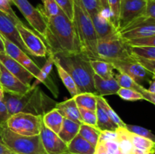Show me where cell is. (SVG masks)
<instances>
[{"instance_id":"15","label":"cell","mask_w":155,"mask_h":154,"mask_svg":"<svg viewBox=\"0 0 155 154\" xmlns=\"http://www.w3.org/2000/svg\"><path fill=\"white\" fill-rule=\"evenodd\" d=\"M89 16L93 24L98 41L108 40L119 37V32L117 29L102 12H98Z\"/></svg>"},{"instance_id":"44","label":"cell","mask_w":155,"mask_h":154,"mask_svg":"<svg viewBox=\"0 0 155 154\" xmlns=\"http://www.w3.org/2000/svg\"><path fill=\"white\" fill-rule=\"evenodd\" d=\"M117 131H100L98 141H106V140H117Z\"/></svg>"},{"instance_id":"29","label":"cell","mask_w":155,"mask_h":154,"mask_svg":"<svg viewBox=\"0 0 155 154\" xmlns=\"http://www.w3.org/2000/svg\"><path fill=\"white\" fill-rule=\"evenodd\" d=\"M127 134L135 149L143 151V152L154 151L155 142L148 138L130 132L128 130H127Z\"/></svg>"},{"instance_id":"9","label":"cell","mask_w":155,"mask_h":154,"mask_svg":"<svg viewBox=\"0 0 155 154\" xmlns=\"http://www.w3.org/2000/svg\"><path fill=\"white\" fill-rule=\"evenodd\" d=\"M147 0H121L118 32L141 17L145 16Z\"/></svg>"},{"instance_id":"5","label":"cell","mask_w":155,"mask_h":154,"mask_svg":"<svg viewBox=\"0 0 155 154\" xmlns=\"http://www.w3.org/2000/svg\"><path fill=\"white\" fill-rule=\"evenodd\" d=\"M0 139L14 154H46L40 136H24L11 131L4 124L0 128Z\"/></svg>"},{"instance_id":"50","label":"cell","mask_w":155,"mask_h":154,"mask_svg":"<svg viewBox=\"0 0 155 154\" xmlns=\"http://www.w3.org/2000/svg\"><path fill=\"white\" fill-rule=\"evenodd\" d=\"M149 88H148V90L151 93L155 94V81H154V77H153L151 79V81L149 82Z\"/></svg>"},{"instance_id":"22","label":"cell","mask_w":155,"mask_h":154,"mask_svg":"<svg viewBox=\"0 0 155 154\" xmlns=\"http://www.w3.org/2000/svg\"><path fill=\"white\" fill-rule=\"evenodd\" d=\"M54 108L57 109L64 119H70L78 124H83L79 107L73 98L56 104Z\"/></svg>"},{"instance_id":"1","label":"cell","mask_w":155,"mask_h":154,"mask_svg":"<svg viewBox=\"0 0 155 154\" xmlns=\"http://www.w3.org/2000/svg\"><path fill=\"white\" fill-rule=\"evenodd\" d=\"M45 18L46 29L42 40L48 48V54L53 55L83 54L73 21L62 11L57 16L51 18L45 16Z\"/></svg>"},{"instance_id":"47","label":"cell","mask_w":155,"mask_h":154,"mask_svg":"<svg viewBox=\"0 0 155 154\" xmlns=\"http://www.w3.org/2000/svg\"><path fill=\"white\" fill-rule=\"evenodd\" d=\"M94 154H108L107 152L104 143L101 141L98 142V144L95 146V151Z\"/></svg>"},{"instance_id":"17","label":"cell","mask_w":155,"mask_h":154,"mask_svg":"<svg viewBox=\"0 0 155 154\" xmlns=\"http://www.w3.org/2000/svg\"><path fill=\"white\" fill-rule=\"evenodd\" d=\"M0 85L5 93L12 95H23L30 90L31 85L23 83L21 80L12 75L1 64Z\"/></svg>"},{"instance_id":"52","label":"cell","mask_w":155,"mask_h":154,"mask_svg":"<svg viewBox=\"0 0 155 154\" xmlns=\"http://www.w3.org/2000/svg\"><path fill=\"white\" fill-rule=\"evenodd\" d=\"M5 96V92L3 91L2 89H0V100H3Z\"/></svg>"},{"instance_id":"13","label":"cell","mask_w":155,"mask_h":154,"mask_svg":"<svg viewBox=\"0 0 155 154\" xmlns=\"http://www.w3.org/2000/svg\"><path fill=\"white\" fill-rule=\"evenodd\" d=\"M1 37L4 44L5 52L14 60H16L18 63H19L21 66L26 68L29 72H31L34 75L35 79L37 78L40 72V68L30 58V56L24 52L19 47L15 45V44L9 42L2 36Z\"/></svg>"},{"instance_id":"26","label":"cell","mask_w":155,"mask_h":154,"mask_svg":"<svg viewBox=\"0 0 155 154\" xmlns=\"http://www.w3.org/2000/svg\"><path fill=\"white\" fill-rule=\"evenodd\" d=\"M54 65L55 66L56 69H57L59 77H60V79H61L62 82L66 88L68 89V91H69V93L72 95V98L73 97L76 96L77 95H78V89H77V85L74 82L73 78L71 77V75L68 73V71L60 64V63L58 62V59L56 58L54 56Z\"/></svg>"},{"instance_id":"54","label":"cell","mask_w":155,"mask_h":154,"mask_svg":"<svg viewBox=\"0 0 155 154\" xmlns=\"http://www.w3.org/2000/svg\"><path fill=\"white\" fill-rule=\"evenodd\" d=\"M61 154H68V152H64V153H61Z\"/></svg>"},{"instance_id":"43","label":"cell","mask_w":155,"mask_h":154,"mask_svg":"<svg viewBox=\"0 0 155 154\" xmlns=\"http://www.w3.org/2000/svg\"><path fill=\"white\" fill-rule=\"evenodd\" d=\"M133 59L135 61L137 62L143 68H145L146 70L152 73L154 75V70H155V60H151V59H147V58H142V57H138L133 56Z\"/></svg>"},{"instance_id":"8","label":"cell","mask_w":155,"mask_h":154,"mask_svg":"<svg viewBox=\"0 0 155 154\" xmlns=\"http://www.w3.org/2000/svg\"><path fill=\"white\" fill-rule=\"evenodd\" d=\"M11 2L18 7L24 18L42 39L46 29V21L41 7L35 8L28 0H11Z\"/></svg>"},{"instance_id":"20","label":"cell","mask_w":155,"mask_h":154,"mask_svg":"<svg viewBox=\"0 0 155 154\" xmlns=\"http://www.w3.org/2000/svg\"><path fill=\"white\" fill-rule=\"evenodd\" d=\"M114 78L116 79L120 88H125L136 91L143 96L145 101H148L153 104H155V94L151 93L148 89L145 88L142 85L135 82L130 76H128L126 74L119 72V74H114Z\"/></svg>"},{"instance_id":"31","label":"cell","mask_w":155,"mask_h":154,"mask_svg":"<svg viewBox=\"0 0 155 154\" xmlns=\"http://www.w3.org/2000/svg\"><path fill=\"white\" fill-rule=\"evenodd\" d=\"M78 134L95 147L98 144L100 134V131L98 128L83 123L80 125Z\"/></svg>"},{"instance_id":"45","label":"cell","mask_w":155,"mask_h":154,"mask_svg":"<svg viewBox=\"0 0 155 154\" xmlns=\"http://www.w3.org/2000/svg\"><path fill=\"white\" fill-rule=\"evenodd\" d=\"M145 16L155 19V0H147Z\"/></svg>"},{"instance_id":"18","label":"cell","mask_w":155,"mask_h":154,"mask_svg":"<svg viewBox=\"0 0 155 154\" xmlns=\"http://www.w3.org/2000/svg\"><path fill=\"white\" fill-rule=\"evenodd\" d=\"M0 63L8 71L21 80L23 83L27 85H31L32 80L35 79L34 75L16 60L8 55L5 51L0 52Z\"/></svg>"},{"instance_id":"42","label":"cell","mask_w":155,"mask_h":154,"mask_svg":"<svg viewBox=\"0 0 155 154\" xmlns=\"http://www.w3.org/2000/svg\"><path fill=\"white\" fill-rule=\"evenodd\" d=\"M81 1L89 15H92L98 12H102L98 0H81Z\"/></svg>"},{"instance_id":"21","label":"cell","mask_w":155,"mask_h":154,"mask_svg":"<svg viewBox=\"0 0 155 154\" xmlns=\"http://www.w3.org/2000/svg\"><path fill=\"white\" fill-rule=\"evenodd\" d=\"M93 82L94 88L97 95L101 97L117 95L119 89L120 88V86L119 85L114 77L110 79H104L96 74H94Z\"/></svg>"},{"instance_id":"51","label":"cell","mask_w":155,"mask_h":154,"mask_svg":"<svg viewBox=\"0 0 155 154\" xmlns=\"http://www.w3.org/2000/svg\"><path fill=\"white\" fill-rule=\"evenodd\" d=\"M5 48H4V44H3L2 39L1 36H0V52H4Z\"/></svg>"},{"instance_id":"38","label":"cell","mask_w":155,"mask_h":154,"mask_svg":"<svg viewBox=\"0 0 155 154\" xmlns=\"http://www.w3.org/2000/svg\"><path fill=\"white\" fill-rule=\"evenodd\" d=\"M117 95H119L122 99L128 101H140V100H145L143 96L139 92L134 90L125 88H120L117 91Z\"/></svg>"},{"instance_id":"4","label":"cell","mask_w":155,"mask_h":154,"mask_svg":"<svg viewBox=\"0 0 155 154\" xmlns=\"http://www.w3.org/2000/svg\"><path fill=\"white\" fill-rule=\"evenodd\" d=\"M73 24L81 45L82 53L90 60H100L97 53L98 37L90 16L81 0H74Z\"/></svg>"},{"instance_id":"30","label":"cell","mask_w":155,"mask_h":154,"mask_svg":"<svg viewBox=\"0 0 155 154\" xmlns=\"http://www.w3.org/2000/svg\"><path fill=\"white\" fill-rule=\"evenodd\" d=\"M97 96L98 95L94 94L84 92V93L78 94L76 96L73 97V98L78 107L95 111L97 107Z\"/></svg>"},{"instance_id":"28","label":"cell","mask_w":155,"mask_h":154,"mask_svg":"<svg viewBox=\"0 0 155 154\" xmlns=\"http://www.w3.org/2000/svg\"><path fill=\"white\" fill-rule=\"evenodd\" d=\"M95 113L97 117V128L99 131H116L118 127L110 120L98 101Z\"/></svg>"},{"instance_id":"2","label":"cell","mask_w":155,"mask_h":154,"mask_svg":"<svg viewBox=\"0 0 155 154\" xmlns=\"http://www.w3.org/2000/svg\"><path fill=\"white\" fill-rule=\"evenodd\" d=\"M3 101L10 116L17 113H26L42 116L54 108L57 104L45 95L39 85L31 86L30 90L23 95L5 93Z\"/></svg>"},{"instance_id":"32","label":"cell","mask_w":155,"mask_h":154,"mask_svg":"<svg viewBox=\"0 0 155 154\" xmlns=\"http://www.w3.org/2000/svg\"><path fill=\"white\" fill-rule=\"evenodd\" d=\"M97 101L100 103V104L101 105L102 108L104 109L105 113H107L108 117L110 118V120H111L118 128H125L126 123L124 122H123V120L120 119V117L117 114L116 112H115L114 110L111 108V107L109 105L107 100L104 99L103 97L98 95V96H97Z\"/></svg>"},{"instance_id":"35","label":"cell","mask_w":155,"mask_h":154,"mask_svg":"<svg viewBox=\"0 0 155 154\" xmlns=\"http://www.w3.org/2000/svg\"><path fill=\"white\" fill-rule=\"evenodd\" d=\"M79 110H80L82 122L97 128V117L95 111L82 108V107H79Z\"/></svg>"},{"instance_id":"11","label":"cell","mask_w":155,"mask_h":154,"mask_svg":"<svg viewBox=\"0 0 155 154\" xmlns=\"http://www.w3.org/2000/svg\"><path fill=\"white\" fill-rule=\"evenodd\" d=\"M20 36L32 57H45L48 54V48L42 38L30 30L24 23L16 24Z\"/></svg>"},{"instance_id":"34","label":"cell","mask_w":155,"mask_h":154,"mask_svg":"<svg viewBox=\"0 0 155 154\" xmlns=\"http://www.w3.org/2000/svg\"><path fill=\"white\" fill-rule=\"evenodd\" d=\"M107 3L109 7V19L117 29L121 0H107Z\"/></svg>"},{"instance_id":"36","label":"cell","mask_w":155,"mask_h":154,"mask_svg":"<svg viewBox=\"0 0 155 154\" xmlns=\"http://www.w3.org/2000/svg\"><path fill=\"white\" fill-rule=\"evenodd\" d=\"M44 7L42 8V12L46 18L57 16L61 11V8L54 0H44Z\"/></svg>"},{"instance_id":"53","label":"cell","mask_w":155,"mask_h":154,"mask_svg":"<svg viewBox=\"0 0 155 154\" xmlns=\"http://www.w3.org/2000/svg\"><path fill=\"white\" fill-rule=\"evenodd\" d=\"M0 75H1V63H0Z\"/></svg>"},{"instance_id":"14","label":"cell","mask_w":155,"mask_h":154,"mask_svg":"<svg viewBox=\"0 0 155 154\" xmlns=\"http://www.w3.org/2000/svg\"><path fill=\"white\" fill-rule=\"evenodd\" d=\"M0 36L19 47L29 56H31V54L26 48L20 36L19 32L16 27V24L8 15L1 11H0Z\"/></svg>"},{"instance_id":"7","label":"cell","mask_w":155,"mask_h":154,"mask_svg":"<svg viewBox=\"0 0 155 154\" xmlns=\"http://www.w3.org/2000/svg\"><path fill=\"white\" fill-rule=\"evenodd\" d=\"M97 53L100 60L107 62L133 59L130 46L120 36L119 37L108 40H98Z\"/></svg>"},{"instance_id":"6","label":"cell","mask_w":155,"mask_h":154,"mask_svg":"<svg viewBox=\"0 0 155 154\" xmlns=\"http://www.w3.org/2000/svg\"><path fill=\"white\" fill-rule=\"evenodd\" d=\"M5 125L12 131L21 135H39L42 125V116L17 113L9 116Z\"/></svg>"},{"instance_id":"16","label":"cell","mask_w":155,"mask_h":154,"mask_svg":"<svg viewBox=\"0 0 155 154\" xmlns=\"http://www.w3.org/2000/svg\"><path fill=\"white\" fill-rule=\"evenodd\" d=\"M41 142L46 154H61L67 152L68 145L58 137L56 133L51 131L42 123L40 134Z\"/></svg>"},{"instance_id":"10","label":"cell","mask_w":155,"mask_h":154,"mask_svg":"<svg viewBox=\"0 0 155 154\" xmlns=\"http://www.w3.org/2000/svg\"><path fill=\"white\" fill-rule=\"evenodd\" d=\"M119 36L124 41L155 36V19L145 16L141 17L119 31Z\"/></svg>"},{"instance_id":"24","label":"cell","mask_w":155,"mask_h":154,"mask_svg":"<svg viewBox=\"0 0 155 154\" xmlns=\"http://www.w3.org/2000/svg\"><path fill=\"white\" fill-rule=\"evenodd\" d=\"M64 116L56 108H53L50 111L42 116V123L46 128L58 134L64 122Z\"/></svg>"},{"instance_id":"25","label":"cell","mask_w":155,"mask_h":154,"mask_svg":"<svg viewBox=\"0 0 155 154\" xmlns=\"http://www.w3.org/2000/svg\"><path fill=\"white\" fill-rule=\"evenodd\" d=\"M80 124L70 119H64L63 124L58 135L67 145L78 134Z\"/></svg>"},{"instance_id":"39","label":"cell","mask_w":155,"mask_h":154,"mask_svg":"<svg viewBox=\"0 0 155 154\" xmlns=\"http://www.w3.org/2000/svg\"><path fill=\"white\" fill-rule=\"evenodd\" d=\"M125 42L129 46H155V36L137 38Z\"/></svg>"},{"instance_id":"37","label":"cell","mask_w":155,"mask_h":154,"mask_svg":"<svg viewBox=\"0 0 155 154\" xmlns=\"http://www.w3.org/2000/svg\"><path fill=\"white\" fill-rule=\"evenodd\" d=\"M125 128L128 130L130 132L133 133L135 134L141 136V137H145L149 140H152V141L155 142V137L151 130H148L147 128H143V127L139 126V125H128L126 124Z\"/></svg>"},{"instance_id":"41","label":"cell","mask_w":155,"mask_h":154,"mask_svg":"<svg viewBox=\"0 0 155 154\" xmlns=\"http://www.w3.org/2000/svg\"><path fill=\"white\" fill-rule=\"evenodd\" d=\"M0 11L8 15L16 24L23 23L12 9L11 5V0H0Z\"/></svg>"},{"instance_id":"55","label":"cell","mask_w":155,"mask_h":154,"mask_svg":"<svg viewBox=\"0 0 155 154\" xmlns=\"http://www.w3.org/2000/svg\"><path fill=\"white\" fill-rule=\"evenodd\" d=\"M0 89H2V87H1V85H0Z\"/></svg>"},{"instance_id":"56","label":"cell","mask_w":155,"mask_h":154,"mask_svg":"<svg viewBox=\"0 0 155 154\" xmlns=\"http://www.w3.org/2000/svg\"><path fill=\"white\" fill-rule=\"evenodd\" d=\"M42 2H44V0H42Z\"/></svg>"},{"instance_id":"33","label":"cell","mask_w":155,"mask_h":154,"mask_svg":"<svg viewBox=\"0 0 155 154\" xmlns=\"http://www.w3.org/2000/svg\"><path fill=\"white\" fill-rule=\"evenodd\" d=\"M130 49L134 57L155 60V46H130Z\"/></svg>"},{"instance_id":"3","label":"cell","mask_w":155,"mask_h":154,"mask_svg":"<svg viewBox=\"0 0 155 154\" xmlns=\"http://www.w3.org/2000/svg\"><path fill=\"white\" fill-rule=\"evenodd\" d=\"M60 64L71 75L77 85L78 94L92 93L97 95L94 88V72L89 59L83 54L72 55H54Z\"/></svg>"},{"instance_id":"19","label":"cell","mask_w":155,"mask_h":154,"mask_svg":"<svg viewBox=\"0 0 155 154\" xmlns=\"http://www.w3.org/2000/svg\"><path fill=\"white\" fill-rule=\"evenodd\" d=\"M54 66V55L51 54H48V57L46 60V62L45 63L44 66L40 68V72L37 78H36V81L33 85H31V86L35 87V86H37L42 83L53 94L54 98H58L59 95L58 89L54 82L52 81V79L49 77L50 73L52 71Z\"/></svg>"},{"instance_id":"57","label":"cell","mask_w":155,"mask_h":154,"mask_svg":"<svg viewBox=\"0 0 155 154\" xmlns=\"http://www.w3.org/2000/svg\"><path fill=\"white\" fill-rule=\"evenodd\" d=\"M1 125H0V128H1Z\"/></svg>"},{"instance_id":"48","label":"cell","mask_w":155,"mask_h":154,"mask_svg":"<svg viewBox=\"0 0 155 154\" xmlns=\"http://www.w3.org/2000/svg\"><path fill=\"white\" fill-rule=\"evenodd\" d=\"M98 3H99L100 8L101 9L102 13L105 14L107 12L109 18V7H108V3H107V0H98Z\"/></svg>"},{"instance_id":"27","label":"cell","mask_w":155,"mask_h":154,"mask_svg":"<svg viewBox=\"0 0 155 154\" xmlns=\"http://www.w3.org/2000/svg\"><path fill=\"white\" fill-rule=\"evenodd\" d=\"M90 65L95 74L104 79H110L114 77V68L111 63L102 60H90Z\"/></svg>"},{"instance_id":"49","label":"cell","mask_w":155,"mask_h":154,"mask_svg":"<svg viewBox=\"0 0 155 154\" xmlns=\"http://www.w3.org/2000/svg\"><path fill=\"white\" fill-rule=\"evenodd\" d=\"M0 154H14V152L0 139Z\"/></svg>"},{"instance_id":"12","label":"cell","mask_w":155,"mask_h":154,"mask_svg":"<svg viewBox=\"0 0 155 154\" xmlns=\"http://www.w3.org/2000/svg\"><path fill=\"white\" fill-rule=\"evenodd\" d=\"M109 63H111L114 69H116L120 73H124L133 79L135 82L141 85L143 82L151 81V73L142 67L140 64L133 60H113ZM153 75V74H152Z\"/></svg>"},{"instance_id":"46","label":"cell","mask_w":155,"mask_h":154,"mask_svg":"<svg viewBox=\"0 0 155 154\" xmlns=\"http://www.w3.org/2000/svg\"><path fill=\"white\" fill-rule=\"evenodd\" d=\"M9 113L7 110L5 104L3 100H0V125H2L6 122L9 117Z\"/></svg>"},{"instance_id":"23","label":"cell","mask_w":155,"mask_h":154,"mask_svg":"<svg viewBox=\"0 0 155 154\" xmlns=\"http://www.w3.org/2000/svg\"><path fill=\"white\" fill-rule=\"evenodd\" d=\"M95 151V146L78 134L68 144L67 152L68 154H94Z\"/></svg>"},{"instance_id":"40","label":"cell","mask_w":155,"mask_h":154,"mask_svg":"<svg viewBox=\"0 0 155 154\" xmlns=\"http://www.w3.org/2000/svg\"><path fill=\"white\" fill-rule=\"evenodd\" d=\"M61 10L73 21L74 19V0H54Z\"/></svg>"}]
</instances>
